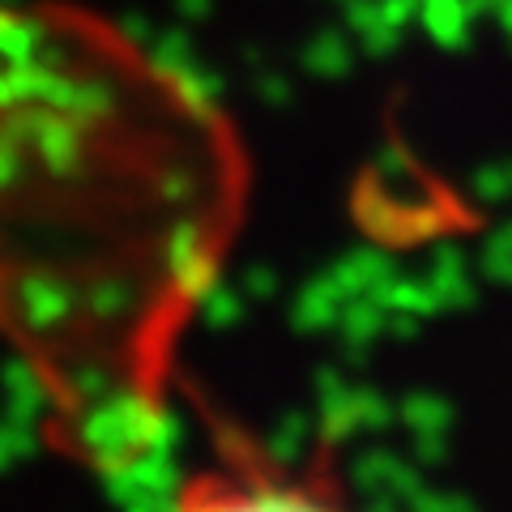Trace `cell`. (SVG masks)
<instances>
[{
	"label": "cell",
	"mask_w": 512,
	"mask_h": 512,
	"mask_svg": "<svg viewBox=\"0 0 512 512\" xmlns=\"http://www.w3.org/2000/svg\"><path fill=\"white\" fill-rule=\"evenodd\" d=\"M175 116L171 86L99 22L0 0V342L94 457L150 393L154 325L180 291Z\"/></svg>",
	"instance_id": "cell-1"
}]
</instances>
